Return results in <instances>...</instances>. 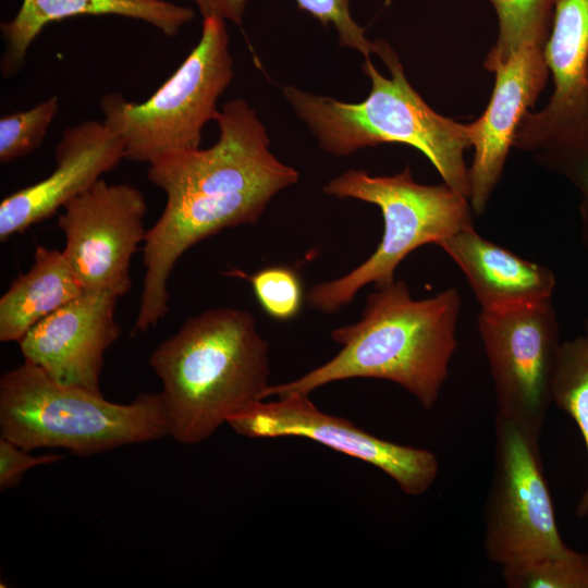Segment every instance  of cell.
<instances>
[{
    "mask_svg": "<svg viewBox=\"0 0 588 588\" xmlns=\"http://www.w3.org/2000/svg\"><path fill=\"white\" fill-rule=\"evenodd\" d=\"M461 296L449 287L414 299L404 281L376 286L362 318L331 332L342 347L326 364L285 383L270 384L262 400L291 393L310 394L340 380L375 378L394 382L431 409L449 376L456 350Z\"/></svg>",
    "mask_w": 588,
    "mask_h": 588,
    "instance_id": "1",
    "label": "cell"
},
{
    "mask_svg": "<svg viewBox=\"0 0 588 588\" xmlns=\"http://www.w3.org/2000/svg\"><path fill=\"white\" fill-rule=\"evenodd\" d=\"M149 365L162 382L169 436L186 445L209 439L230 415L262 400L269 346L254 316L213 308L188 318L161 342Z\"/></svg>",
    "mask_w": 588,
    "mask_h": 588,
    "instance_id": "2",
    "label": "cell"
},
{
    "mask_svg": "<svg viewBox=\"0 0 588 588\" xmlns=\"http://www.w3.org/2000/svg\"><path fill=\"white\" fill-rule=\"evenodd\" d=\"M376 41V54L391 77L365 58L362 70L370 79V91L363 101L344 102L294 86L283 88L285 99L324 151L340 157L379 144L408 145L428 158L443 183L468 198L464 152L471 147L469 124L432 110L407 81L396 52L383 39Z\"/></svg>",
    "mask_w": 588,
    "mask_h": 588,
    "instance_id": "3",
    "label": "cell"
},
{
    "mask_svg": "<svg viewBox=\"0 0 588 588\" xmlns=\"http://www.w3.org/2000/svg\"><path fill=\"white\" fill-rule=\"evenodd\" d=\"M166 436L169 421L160 392L119 404L60 383L27 360L0 378V437L25 450L57 448L88 456Z\"/></svg>",
    "mask_w": 588,
    "mask_h": 588,
    "instance_id": "4",
    "label": "cell"
},
{
    "mask_svg": "<svg viewBox=\"0 0 588 588\" xmlns=\"http://www.w3.org/2000/svg\"><path fill=\"white\" fill-rule=\"evenodd\" d=\"M218 142L207 149L168 152L148 167V180L167 198H187L255 224L280 191L295 184L298 172L269 149L265 125L244 99L218 110Z\"/></svg>",
    "mask_w": 588,
    "mask_h": 588,
    "instance_id": "5",
    "label": "cell"
},
{
    "mask_svg": "<svg viewBox=\"0 0 588 588\" xmlns=\"http://www.w3.org/2000/svg\"><path fill=\"white\" fill-rule=\"evenodd\" d=\"M323 192L376 205L382 212L384 229L378 247L362 265L308 291V305L322 313L338 311L367 284L380 286L393 281L397 266L416 248L438 245L451 234L474 225L468 198L445 183H417L409 167L391 176L350 170L330 181Z\"/></svg>",
    "mask_w": 588,
    "mask_h": 588,
    "instance_id": "6",
    "label": "cell"
},
{
    "mask_svg": "<svg viewBox=\"0 0 588 588\" xmlns=\"http://www.w3.org/2000/svg\"><path fill=\"white\" fill-rule=\"evenodd\" d=\"M233 77L225 21L204 17L201 37L177 70L142 103L109 93L100 100L103 123L123 143V157L150 163L173 151L199 148L217 101Z\"/></svg>",
    "mask_w": 588,
    "mask_h": 588,
    "instance_id": "7",
    "label": "cell"
},
{
    "mask_svg": "<svg viewBox=\"0 0 588 588\" xmlns=\"http://www.w3.org/2000/svg\"><path fill=\"white\" fill-rule=\"evenodd\" d=\"M483 549L501 568L562 552L540 437L495 414L494 467L483 513Z\"/></svg>",
    "mask_w": 588,
    "mask_h": 588,
    "instance_id": "8",
    "label": "cell"
},
{
    "mask_svg": "<svg viewBox=\"0 0 588 588\" xmlns=\"http://www.w3.org/2000/svg\"><path fill=\"white\" fill-rule=\"evenodd\" d=\"M477 324L497 414L540 437L562 344L551 299L481 311Z\"/></svg>",
    "mask_w": 588,
    "mask_h": 588,
    "instance_id": "9",
    "label": "cell"
},
{
    "mask_svg": "<svg viewBox=\"0 0 588 588\" xmlns=\"http://www.w3.org/2000/svg\"><path fill=\"white\" fill-rule=\"evenodd\" d=\"M275 397L247 405L230 415L226 424L235 433L252 439L314 440L379 468L407 495L424 494L436 481L439 462L433 452L380 439L347 419L326 414L309 400V394Z\"/></svg>",
    "mask_w": 588,
    "mask_h": 588,
    "instance_id": "10",
    "label": "cell"
},
{
    "mask_svg": "<svg viewBox=\"0 0 588 588\" xmlns=\"http://www.w3.org/2000/svg\"><path fill=\"white\" fill-rule=\"evenodd\" d=\"M63 209L58 218L65 237L62 253L83 290L127 294L131 259L147 232L140 191L99 180Z\"/></svg>",
    "mask_w": 588,
    "mask_h": 588,
    "instance_id": "11",
    "label": "cell"
},
{
    "mask_svg": "<svg viewBox=\"0 0 588 588\" xmlns=\"http://www.w3.org/2000/svg\"><path fill=\"white\" fill-rule=\"evenodd\" d=\"M543 53L552 96L524 114L513 144L532 154L588 136V0H559Z\"/></svg>",
    "mask_w": 588,
    "mask_h": 588,
    "instance_id": "12",
    "label": "cell"
},
{
    "mask_svg": "<svg viewBox=\"0 0 588 588\" xmlns=\"http://www.w3.org/2000/svg\"><path fill=\"white\" fill-rule=\"evenodd\" d=\"M118 298L107 292L84 291L20 340L24 360L60 383L101 393L103 355L120 336L114 317Z\"/></svg>",
    "mask_w": 588,
    "mask_h": 588,
    "instance_id": "13",
    "label": "cell"
},
{
    "mask_svg": "<svg viewBox=\"0 0 588 588\" xmlns=\"http://www.w3.org/2000/svg\"><path fill=\"white\" fill-rule=\"evenodd\" d=\"M493 73L490 101L481 117L469 123L474 158L468 168V200L477 215L486 210L503 174L519 123L550 74L543 48L534 46L520 48Z\"/></svg>",
    "mask_w": 588,
    "mask_h": 588,
    "instance_id": "14",
    "label": "cell"
},
{
    "mask_svg": "<svg viewBox=\"0 0 588 588\" xmlns=\"http://www.w3.org/2000/svg\"><path fill=\"white\" fill-rule=\"evenodd\" d=\"M54 158L57 167L48 177L1 201V241L51 217L89 189L124 159L123 143L103 121H85L63 132Z\"/></svg>",
    "mask_w": 588,
    "mask_h": 588,
    "instance_id": "15",
    "label": "cell"
},
{
    "mask_svg": "<svg viewBox=\"0 0 588 588\" xmlns=\"http://www.w3.org/2000/svg\"><path fill=\"white\" fill-rule=\"evenodd\" d=\"M437 246L464 273L481 311L551 299L555 277L549 268L486 240L474 225L451 234Z\"/></svg>",
    "mask_w": 588,
    "mask_h": 588,
    "instance_id": "16",
    "label": "cell"
},
{
    "mask_svg": "<svg viewBox=\"0 0 588 588\" xmlns=\"http://www.w3.org/2000/svg\"><path fill=\"white\" fill-rule=\"evenodd\" d=\"M77 15L131 17L171 37L195 17V11L166 0H23L16 15L0 25L5 42L2 76L23 68L28 48L47 24Z\"/></svg>",
    "mask_w": 588,
    "mask_h": 588,
    "instance_id": "17",
    "label": "cell"
},
{
    "mask_svg": "<svg viewBox=\"0 0 588 588\" xmlns=\"http://www.w3.org/2000/svg\"><path fill=\"white\" fill-rule=\"evenodd\" d=\"M83 292L62 250L37 246L30 269L0 298V341L19 343L36 323Z\"/></svg>",
    "mask_w": 588,
    "mask_h": 588,
    "instance_id": "18",
    "label": "cell"
},
{
    "mask_svg": "<svg viewBox=\"0 0 588 588\" xmlns=\"http://www.w3.org/2000/svg\"><path fill=\"white\" fill-rule=\"evenodd\" d=\"M498 17V35L483 66L489 72L520 48H544L559 0H489Z\"/></svg>",
    "mask_w": 588,
    "mask_h": 588,
    "instance_id": "19",
    "label": "cell"
},
{
    "mask_svg": "<svg viewBox=\"0 0 588 588\" xmlns=\"http://www.w3.org/2000/svg\"><path fill=\"white\" fill-rule=\"evenodd\" d=\"M552 403L575 420L588 454V345L583 336L561 344ZM575 514L578 517L588 515V481Z\"/></svg>",
    "mask_w": 588,
    "mask_h": 588,
    "instance_id": "20",
    "label": "cell"
},
{
    "mask_svg": "<svg viewBox=\"0 0 588 588\" xmlns=\"http://www.w3.org/2000/svg\"><path fill=\"white\" fill-rule=\"evenodd\" d=\"M298 8L317 19L324 26L332 24L341 46L355 49L369 58L377 52V41L369 40L365 29L352 17L351 0H295ZM247 0H199L196 4L201 15H215L241 25Z\"/></svg>",
    "mask_w": 588,
    "mask_h": 588,
    "instance_id": "21",
    "label": "cell"
},
{
    "mask_svg": "<svg viewBox=\"0 0 588 588\" xmlns=\"http://www.w3.org/2000/svg\"><path fill=\"white\" fill-rule=\"evenodd\" d=\"M509 588H588V553L571 548L541 559L502 568Z\"/></svg>",
    "mask_w": 588,
    "mask_h": 588,
    "instance_id": "22",
    "label": "cell"
},
{
    "mask_svg": "<svg viewBox=\"0 0 588 588\" xmlns=\"http://www.w3.org/2000/svg\"><path fill=\"white\" fill-rule=\"evenodd\" d=\"M59 110L52 96L37 106L0 119V161L8 163L38 148Z\"/></svg>",
    "mask_w": 588,
    "mask_h": 588,
    "instance_id": "23",
    "label": "cell"
},
{
    "mask_svg": "<svg viewBox=\"0 0 588 588\" xmlns=\"http://www.w3.org/2000/svg\"><path fill=\"white\" fill-rule=\"evenodd\" d=\"M232 275L246 278L262 309L273 319L290 320L303 304V287L297 273L289 267H268L252 275L240 270Z\"/></svg>",
    "mask_w": 588,
    "mask_h": 588,
    "instance_id": "24",
    "label": "cell"
},
{
    "mask_svg": "<svg viewBox=\"0 0 588 588\" xmlns=\"http://www.w3.org/2000/svg\"><path fill=\"white\" fill-rule=\"evenodd\" d=\"M532 155L539 164L566 179L579 192L581 238L588 247V136Z\"/></svg>",
    "mask_w": 588,
    "mask_h": 588,
    "instance_id": "25",
    "label": "cell"
},
{
    "mask_svg": "<svg viewBox=\"0 0 588 588\" xmlns=\"http://www.w3.org/2000/svg\"><path fill=\"white\" fill-rule=\"evenodd\" d=\"M63 458L61 454L33 455L10 440L0 437V489L16 487L23 475L30 468L54 464Z\"/></svg>",
    "mask_w": 588,
    "mask_h": 588,
    "instance_id": "26",
    "label": "cell"
},
{
    "mask_svg": "<svg viewBox=\"0 0 588 588\" xmlns=\"http://www.w3.org/2000/svg\"><path fill=\"white\" fill-rule=\"evenodd\" d=\"M585 342L587 343L588 345V316H587V319H586V324H585V334L583 335Z\"/></svg>",
    "mask_w": 588,
    "mask_h": 588,
    "instance_id": "27",
    "label": "cell"
},
{
    "mask_svg": "<svg viewBox=\"0 0 588 588\" xmlns=\"http://www.w3.org/2000/svg\"><path fill=\"white\" fill-rule=\"evenodd\" d=\"M189 1H193V2L197 3L199 0H189Z\"/></svg>",
    "mask_w": 588,
    "mask_h": 588,
    "instance_id": "28",
    "label": "cell"
},
{
    "mask_svg": "<svg viewBox=\"0 0 588 588\" xmlns=\"http://www.w3.org/2000/svg\"><path fill=\"white\" fill-rule=\"evenodd\" d=\"M587 79H588V68H587Z\"/></svg>",
    "mask_w": 588,
    "mask_h": 588,
    "instance_id": "29",
    "label": "cell"
}]
</instances>
